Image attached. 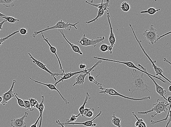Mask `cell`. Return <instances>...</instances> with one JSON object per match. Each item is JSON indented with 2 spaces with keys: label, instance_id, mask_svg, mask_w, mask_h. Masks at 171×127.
Here are the masks:
<instances>
[{
  "label": "cell",
  "instance_id": "obj_1",
  "mask_svg": "<svg viewBox=\"0 0 171 127\" xmlns=\"http://www.w3.org/2000/svg\"><path fill=\"white\" fill-rule=\"evenodd\" d=\"M131 74L133 76V81L131 87L129 89L131 94L134 92L137 91L150 92L148 85V82L144 78V73H142L141 74H139L137 70L133 69L131 70Z\"/></svg>",
  "mask_w": 171,
  "mask_h": 127
},
{
  "label": "cell",
  "instance_id": "obj_2",
  "mask_svg": "<svg viewBox=\"0 0 171 127\" xmlns=\"http://www.w3.org/2000/svg\"><path fill=\"white\" fill-rule=\"evenodd\" d=\"M79 22H77L75 24L69 23H65L62 20L58 21L55 25L53 26L50 27H47L46 28L41 30L40 31H36L34 32V34H32V36L34 38H36L39 34L43 33L44 32L48 31V30L55 29H64L67 30V31H70L72 27L75 28L77 30L78 28L76 27V25L78 24Z\"/></svg>",
  "mask_w": 171,
  "mask_h": 127
},
{
  "label": "cell",
  "instance_id": "obj_3",
  "mask_svg": "<svg viewBox=\"0 0 171 127\" xmlns=\"http://www.w3.org/2000/svg\"><path fill=\"white\" fill-rule=\"evenodd\" d=\"M171 104V103H169L168 102L165 103L163 102H160L159 99H158L157 102L153 104L152 109L148 111L138 112V114H139L146 115L148 113L155 112V113L154 114L151 116V117L153 118L158 114H161L163 112L166 113L167 111H168V108L169 107V105Z\"/></svg>",
  "mask_w": 171,
  "mask_h": 127
},
{
  "label": "cell",
  "instance_id": "obj_4",
  "mask_svg": "<svg viewBox=\"0 0 171 127\" xmlns=\"http://www.w3.org/2000/svg\"><path fill=\"white\" fill-rule=\"evenodd\" d=\"M129 26L130 27L132 30V32H133L134 37H135L136 41H137L138 44H139V45L140 48H141L142 51H143V52L144 54L145 55L146 57L148 58V59L149 60V61H150L151 64H152L153 68H154V69L156 75L157 76H161V77H163V78H164V79H166V80L168 81L169 83H171V82L169 80V79L167 78L165 76H164V75L163 74V69H162L161 68L159 67H158L156 65L155 63L156 62V61H153V60L151 59L150 57L149 56V55L147 53L146 51H145L141 44V41H139V40H138L137 37H136L135 32L134 31L133 28V26H132V24H129Z\"/></svg>",
  "mask_w": 171,
  "mask_h": 127
},
{
  "label": "cell",
  "instance_id": "obj_5",
  "mask_svg": "<svg viewBox=\"0 0 171 127\" xmlns=\"http://www.w3.org/2000/svg\"><path fill=\"white\" fill-rule=\"evenodd\" d=\"M99 89L101 90V91L99 92V93L100 94H108V95L110 96H119L123 98L127 99H129L131 100L143 101L146 100L148 99L149 100L151 99V97L150 96L144 97L141 98H130L129 97L125 96L123 95V94L119 93L115 90L112 88H104L101 87L99 88Z\"/></svg>",
  "mask_w": 171,
  "mask_h": 127
},
{
  "label": "cell",
  "instance_id": "obj_6",
  "mask_svg": "<svg viewBox=\"0 0 171 127\" xmlns=\"http://www.w3.org/2000/svg\"><path fill=\"white\" fill-rule=\"evenodd\" d=\"M93 58H94L95 59H98L99 60H101V61H109V62H115V63L122 64H125V65H126L127 67H128L129 68H132L133 69H135L137 70L138 71V70L139 71H140V72H142V73H144V74H145L147 75H149V76H150L151 77H154V78L157 79H159V80L161 81L162 82H163L164 83H166V82L165 81H164V80H163V79H161V78H160L159 77L155 76H154V75L151 74H149V73H148V74H147V73L144 72V71L142 69H140L139 68H138L137 67H136L135 65V64H133V62L131 61H129V62L119 61H115V60H113L110 59H108L104 58L98 57H93Z\"/></svg>",
  "mask_w": 171,
  "mask_h": 127
},
{
  "label": "cell",
  "instance_id": "obj_7",
  "mask_svg": "<svg viewBox=\"0 0 171 127\" xmlns=\"http://www.w3.org/2000/svg\"><path fill=\"white\" fill-rule=\"evenodd\" d=\"M153 25H151L148 29L145 30L143 35L146 39L149 42V43L154 44L158 41V35L157 29L155 28Z\"/></svg>",
  "mask_w": 171,
  "mask_h": 127
},
{
  "label": "cell",
  "instance_id": "obj_8",
  "mask_svg": "<svg viewBox=\"0 0 171 127\" xmlns=\"http://www.w3.org/2000/svg\"><path fill=\"white\" fill-rule=\"evenodd\" d=\"M105 39V36H102V37H97L95 40H90L86 38V34H84L81 40L78 42L83 46H93L96 47L97 44L103 42Z\"/></svg>",
  "mask_w": 171,
  "mask_h": 127
},
{
  "label": "cell",
  "instance_id": "obj_9",
  "mask_svg": "<svg viewBox=\"0 0 171 127\" xmlns=\"http://www.w3.org/2000/svg\"><path fill=\"white\" fill-rule=\"evenodd\" d=\"M28 55L29 56V57L32 60V62L35 64L36 65L38 66L39 68H40L46 71L47 72L49 73L50 74L51 76L55 80V82H56L57 81V79L56 78L55 76H63L64 75V74H59L58 73H53L51 72L50 70H49L46 67V64H44L41 62L39 60H38L32 56V55L30 53H28Z\"/></svg>",
  "mask_w": 171,
  "mask_h": 127
},
{
  "label": "cell",
  "instance_id": "obj_10",
  "mask_svg": "<svg viewBox=\"0 0 171 127\" xmlns=\"http://www.w3.org/2000/svg\"><path fill=\"white\" fill-rule=\"evenodd\" d=\"M17 81L14 80L13 81V83L11 87L9 90L5 93L3 94L2 95V101L1 104L3 105H5L7 103L13 98L15 97V92L13 91V88L15 83H16Z\"/></svg>",
  "mask_w": 171,
  "mask_h": 127
},
{
  "label": "cell",
  "instance_id": "obj_11",
  "mask_svg": "<svg viewBox=\"0 0 171 127\" xmlns=\"http://www.w3.org/2000/svg\"><path fill=\"white\" fill-rule=\"evenodd\" d=\"M107 18L110 26V35L109 38V42L110 44V49L109 51L110 52V53L111 54L112 49H113L115 45L116 40L115 34L113 33V28L112 27L111 20H110V14L109 12H107Z\"/></svg>",
  "mask_w": 171,
  "mask_h": 127
},
{
  "label": "cell",
  "instance_id": "obj_12",
  "mask_svg": "<svg viewBox=\"0 0 171 127\" xmlns=\"http://www.w3.org/2000/svg\"><path fill=\"white\" fill-rule=\"evenodd\" d=\"M102 113V111H100V113L97 114L96 117H95L94 119L90 120H88V121H86V122H84L82 123H75V122H72V123H70L68 124H65V123H61L60 121V120H57V121H56V124H62L63 125H76V124H81V125H83L84 126H87V127H93V126H96V124H93V121L94 120L96 119V118L97 117H99L100 116L101 114Z\"/></svg>",
  "mask_w": 171,
  "mask_h": 127
},
{
  "label": "cell",
  "instance_id": "obj_13",
  "mask_svg": "<svg viewBox=\"0 0 171 127\" xmlns=\"http://www.w3.org/2000/svg\"><path fill=\"white\" fill-rule=\"evenodd\" d=\"M28 113L25 112L24 115L20 118L11 120V125L13 127H26L27 124L24 121L25 118L27 117Z\"/></svg>",
  "mask_w": 171,
  "mask_h": 127
},
{
  "label": "cell",
  "instance_id": "obj_14",
  "mask_svg": "<svg viewBox=\"0 0 171 127\" xmlns=\"http://www.w3.org/2000/svg\"><path fill=\"white\" fill-rule=\"evenodd\" d=\"M41 34H42L43 40H44L49 45L50 48V50L51 53H52L53 54H55L56 58H57L58 62V63H59L60 70L62 71V74H64V70L62 68L61 62L59 58H58L57 53V49L55 47L52 46V45L50 44V43L49 41V39L48 38H45L44 34H43V33H41Z\"/></svg>",
  "mask_w": 171,
  "mask_h": 127
},
{
  "label": "cell",
  "instance_id": "obj_15",
  "mask_svg": "<svg viewBox=\"0 0 171 127\" xmlns=\"http://www.w3.org/2000/svg\"><path fill=\"white\" fill-rule=\"evenodd\" d=\"M147 76L153 81L154 83V84L155 87L156 92H157V93L159 94L160 96H161L162 98H163L166 101H167V99L165 98V97L164 96V95L167 94V92L166 90L164 89V88L162 87L161 86L158 84L154 79L152 78V77L149 76V75H147Z\"/></svg>",
  "mask_w": 171,
  "mask_h": 127
},
{
  "label": "cell",
  "instance_id": "obj_16",
  "mask_svg": "<svg viewBox=\"0 0 171 127\" xmlns=\"http://www.w3.org/2000/svg\"><path fill=\"white\" fill-rule=\"evenodd\" d=\"M29 78L31 79V80H32V81H33L35 82V83H38L40 84H42V85H44L45 86H46L47 87H48L50 89H51V90H56V91H57L58 92V93L60 94V95L61 97V98L62 99V100L64 101V102L65 103V104L66 105H68L69 104V102H68V101H67L66 99L60 93V92L58 90L57 88H56V86L54 85V84H45L44 83H42V82H39L37 81H36L35 80H34V79H32L31 78H30V77H29Z\"/></svg>",
  "mask_w": 171,
  "mask_h": 127
},
{
  "label": "cell",
  "instance_id": "obj_17",
  "mask_svg": "<svg viewBox=\"0 0 171 127\" xmlns=\"http://www.w3.org/2000/svg\"><path fill=\"white\" fill-rule=\"evenodd\" d=\"M58 31L60 32L63 38L66 41V42L68 43L69 44H70L71 48H72V50L74 53H77L81 55H82L83 54V53L82 52L81 50V49H80L79 46H78L77 45L71 43L67 39L66 35H65L63 29H58Z\"/></svg>",
  "mask_w": 171,
  "mask_h": 127
},
{
  "label": "cell",
  "instance_id": "obj_18",
  "mask_svg": "<svg viewBox=\"0 0 171 127\" xmlns=\"http://www.w3.org/2000/svg\"><path fill=\"white\" fill-rule=\"evenodd\" d=\"M103 1H102L101 3L98 4H95L92 3H89V2L87 1H86V3L88 4H89L90 5L98 8V9L102 8V9L104 10L107 13L109 12V7L110 6L109 4L110 1L107 0L105 3H103Z\"/></svg>",
  "mask_w": 171,
  "mask_h": 127
},
{
  "label": "cell",
  "instance_id": "obj_19",
  "mask_svg": "<svg viewBox=\"0 0 171 127\" xmlns=\"http://www.w3.org/2000/svg\"><path fill=\"white\" fill-rule=\"evenodd\" d=\"M85 72V70H82L81 71H79V72H69L68 73H66V74H64L63 76L58 81L56 82L55 83V86L57 84H58L61 82H63L64 80H67V79H69L72 77L73 76H75V75L81 74V73H84Z\"/></svg>",
  "mask_w": 171,
  "mask_h": 127
},
{
  "label": "cell",
  "instance_id": "obj_20",
  "mask_svg": "<svg viewBox=\"0 0 171 127\" xmlns=\"http://www.w3.org/2000/svg\"><path fill=\"white\" fill-rule=\"evenodd\" d=\"M87 74L84 73H81L79 74L78 76H77L75 79L76 82L73 84V87L76 85H82L85 82V79Z\"/></svg>",
  "mask_w": 171,
  "mask_h": 127
},
{
  "label": "cell",
  "instance_id": "obj_21",
  "mask_svg": "<svg viewBox=\"0 0 171 127\" xmlns=\"http://www.w3.org/2000/svg\"><path fill=\"white\" fill-rule=\"evenodd\" d=\"M90 99L91 98L90 94H89L88 92H86V95L83 104L79 108V113L81 115L82 117H83V111L85 109V105L87 103L88 100Z\"/></svg>",
  "mask_w": 171,
  "mask_h": 127
},
{
  "label": "cell",
  "instance_id": "obj_22",
  "mask_svg": "<svg viewBox=\"0 0 171 127\" xmlns=\"http://www.w3.org/2000/svg\"><path fill=\"white\" fill-rule=\"evenodd\" d=\"M133 114L135 117L136 119H137V121H136L135 123V125L136 127H147L146 124L144 121V120L142 119H139L136 116L135 113H132Z\"/></svg>",
  "mask_w": 171,
  "mask_h": 127
},
{
  "label": "cell",
  "instance_id": "obj_23",
  "mask_svg": "<svg viewBox=\"0 0 171 127\" xmlns=\"http://www.w3.org/2000/svg\"><path fill=\"white\" fill-rule=\"evenodd\" d=\"M112 124L118 127H122L120 122L122 119L120 118L117 117L115 115V113L114 112L113 115L112 116Z\"/></svg>",
  "mask_w": 171,
  "mask_h": 127
},
{
  "label": "cell",
  "instance_id": "obj_24",
  "mask_svg": "<svg viewBox=\"0 0 171 127\" xmlns=\"http://www.w3.org/2000/svg\"><path fill=\"white\" fill-rule=\"evenodd\" d=\"M105 11L102 8H100V9H99L98 10V13H97V16L96 17V18H95L94 19H93L92 20L88 21H86L85 22L87 24H90V23H91L93 22H95L96 21L98 20V19L100 17H101L103 16L104 14Z\"/></svg>",
  "mask_w": 171,
  "mask_h": 127
},
{
  "label": "cell",
  "instance_id": "obj_25",
  "mask_svg": "<svg viewBox=\"0 0 171 127\" xmlns=\"http://www.w3.org/2000/svg\"><path fill=\"white\" fill-rule=\"evenodd\" d=\"M14 0H0V4H2L6 8L13 7L15 6Z\"/></svg>",
  "mask_w": 171,
  "mask_h": 127
},
{
  "label": "cell",
  "instance_id": "obj_26",
  "mask_svg": "<svg viewBox=\"0 0 171 127\" xmlns=\"http://www.w3.org/2000/svg\"><path fill=\"white\" fill-rule=\"evenodd\" d=\"M161 9H155V8H150L146 10L142 11L140 12V14L148 13L150 15L154 14L155 13L159 11Z\"/></svg>",
  "mask_w": 171,
  "mask_h": 127
},
{
  "label": "cell",
  "instance_id": "obj_27",
  "mask_svg": "<svg viewBox=\"0 0 171 127\" xmlns=\"http://www.w3.org/2000/svg\"><path fill=\"white\" fill-rule=\"evenodd\" d=\"M29 100L30 102L31 109H34V108L38 109L39 106V104L38 101L37 100L36 98H30Z\"/></svg>",
  "mask_w": 171,
  "mask_h": 127
},
{
  "label": "cell",
  "instance_id": "obj_28",
  "mask_svg": "<svg viewBox=\"0 0 171 127\" xmlns=\"http://www.w3.org/2000/svg\"><path fill=\"white\" fill-rule=\"evenodd\" d=\"M0 18H3L7 21H7L8 23H16L17 21H19L18 19L10 16H6L5 17H0Z\"/></svg>",
  "mask_w": 171,
  "mask_h": 127
},
{
  "label": "cell",
  "instance_id": "obj_29",
  "mask_svg": "<svg viewBox=\"0 0 171 127\" xmlns=\"http://www.w3.org/2000/svg\"><path fill=\"white\" fill-rule=\"evenodd\" d=\"M120 8L123 12H127L130 9V5L127 2H125L121 4Z\"/></svg>",
  "mask_w": 171,
  "mask_h": 127
},
{
  "label": "cell",
  "instance_id": "obj_30",
  "mask_svg": "<svg viewBox=\"0 0 171 127\" xmlns=\"http://www.w3.org/2000/svg\"><path fill=\"white\" fill-rule=\"evenodd\" d=\"M14 94L15 97H16L17 99V103H18L19 106L21 107L27 109V110L29 111V109H28L25 106L23 100L22 99L19 98L17 96H18V94L15 93Z\"/></svg>",
  "mask_w": 171,
  "mask_h": 127
},
{
  "label": "cell",
  "instance_id": "obj_31",
  "mask_svg": "<svg viewBox=\"0 0 171 127\" xmlns=\"http://www.w3.org/2000/svg\"><path fill=\"white\" fill-rule=\"evenodd\" d=\"M19 32V30L17 31L16 32H13L12 33L9 34L8 36H6V37L3 38H0V47H1L3 43L6 40H7L12 36L15 35V34H16L17 33Z\"/></svg>",
  "mask_w": 171,
  "mask_h": 127
},
{
  "label": "cell",
  "instance_id": "obj_32",
  "mask_svg": "<svg viewBox=\"0 0 171 127\" xmlns=\"http://www.w3.org/2000/svg\"><path fill=\"white\" fill-rule=\"evenodd\" d=\"M171 104H170L169 105L168 111V113L167 114V115L166 116V117L165 118H164V119H163L158 120V121H154L153 120H151L150 122L151 123V124H152V125L154 124H155L157 123H159V122H161L162 121H166V120H167L169 118V114L171 112Z\"/></svg>",
  "mask_w": 171,
  "mask_h": 127
},
{
  "label": "cell",
  "instance_id": "obj_33",
  "mask_svg": "<svg viewBox=\"0 0 171 127\" xmlns=\"http://www.w3.org/2000/svg\"><path fill=\"white\" fill-rule=\"evenodd\" d=\"M81 114L79 113L77 115L72 114V117L70 118V119H66V122L64 123L65 124H68L70 123L74 122L76 120L78 117H79Z\"/></svg>",
  "mask_w": 171,
  "mask_h": 127
},
{
  "label": "cell",
  "instance_id": "obj_34",
  "mask_svg": "<svg viewBox=\"0 0 171 127\" xmlns=\"http://www.w3.org/2000/svg\"><path fill=\"white\" fill-rule=\"evenodd\" d=\"M110 46L106 44H102L100 48V50L103 52H105L107 51H110Z\"/></svg>",
  "mask_w": 171,
  "mask_h": 127
},
{
  "label": "cell",
  "instance_id": "obj_35",
  "mask_svg": "<svg viewBox=\"0 0 171 127\" xmlns=\"http://www.w3.org/2000/svg\"><path fill=\"white\" fill-rule=\"evenodd\" d=\"M89 77H88V79L89 80L90 82L94 83L95 84H96L97 85H98L99 86V87L100 88L101 87V84H99L98 83V82H97L95 80V79L94 78V77H93L92 76H91L90 74L88 75Z\"/></svg>",
  "mask_w": 171,
  "mask_h": 127
},
{
  "label": "cell",
  "instance_id": "obj_36",
  "mask_svg": "<svg viewBox=\"0 0 171 127\" xmlns=\"http://www.w3.org/2000/svg\"><path fill=\"white\" fill-rule=\"evenodd\" d=\"M24 103V104L25 106L27 108L29 109L30 111H33L34 109H31V106H30V102L29 100H23Z\"/></svg>",
  "mask_w": 171,
  "mask_h": 127
},
{
  "label": "cell",
  "instance_id": "obj_37",
  "mask_svg": "<svg viewBox=\"0 0 171 127\" xmlns=\"http://www.w3.org/2000/svg\"><path fill=\"white\" fill-rule=\"evenodd\" d=\"M19 32L22 35H25L28 34L27 30L25 28H22L19 29Z\"/></svg>",
  "mask_w": 171,
  "mask_h": 127
},
{
  "label": "cell",
  "instance_id": "obj_38",
  "mask_svg": "<svg viewBox=\"0 0 171 127\" xmlns=\"http://www.w3.org/2000/svg\"><path fill=\"white\" fill-rule=\"evenodd\" d=\"M95 111V109L94 108H90V109L85 108L83 111V117H85L86 114H87L88 112V111Z\"/></svg>",
  "mask_w": 171,
  "mask_h": 127
},
{
  "label": "cell",
  "instance_id": "obj_39",
  "mask_svg": "<svg viewBox=\"0 0 171 127\" xmlns=\"http://www.w3.org/2000/svg\"><path fill=\"white\" fill-rule=\"evenodd\" d=\"M94 114V113H93V111H88V112L87 114H86L85 117L87 118H91L93 117Z\"/></svg>",
  "mask_w": 171,
  "mask_h": 127
},
{
  "label": "cell",
  "instance_id": "obj_40",
  "mask_svg": "<svg viewBox=\"0 0 171 127\" xmlns=\"http://www.w3.org/2000/svg\"><path fill=\"white\" fill-rule=\"evenodd\" d=\"M79 67L80 69H81L84 70H85V69L86 67V65L85 64H84L83 63H81V64H80Z\"/></svg>",
  "mask_w": 171,
  "mask_h": 127
},
{
  "label": "cell",
  "instance_id": "obj_41",
  "mask_svg": "<svg viewBox=\"0 0 171 127\" xmlns=\"http://www.w3.org/2000/svg\"><path fill=\"white\" fill-rule=\"evenodd\" d=\"M6 22H7V21L5 20L1 23H0V31L3 29V26L4 23Z\"/></svg>",
  "mask_w": 171,
  "mask_h": 127
},
{
  "label": "cell",
  "instance_id": "obj_42",
  "mask_svg": "<svg viewBox=\"0 0 171 127\" xmlns=\"http://www.w3.org/2000/svg\"><path fill=\"white\" fill-rule=\"evenodd\" d=\"M168 118H169L168 121V122L167 123L166 126L165 127H168L169 125V124L170 123L171 121V112L169 114Z\"/></svg>",
  "mask_w": 171,
  "mask_h": 127
},
{
  "label": "cell",
  "instance_id": "obj_43",
  "mask_svg": "<svg viewBox=\"0 0 171 127\" xmlns=\"http://www.w3.org/2000/svg\"><path fill=\"white\" fill-rule=\"evenodd\" d=\"M167 102H168L169 103H171V96L170 95L169 96L168 99H167Z\"/></svg>",
  "mask_w": 171,
  "mask_h": 127
},
{
  "label": "cell",
  "instance_id": "obj_44",
  "mask_svg": "<svg viewBox=\"0 0 171 127\" xmlns=\"http://www.w3.org/2000/svg\"><path fill=\"white\" fill-rule=\"evenodd\" d=\"M164 62H167L168 64H169L170 65H171V63L170 61H169L168 60L166 59V58H164Z\"/></svg>",
  "mask_w": 171,
  "mask_h": 127
},
{
  "label": "cell",
  "instance_id": "obj_45",
  "mask_svg": "<svg viewBox=\"0 0 171 127\" xmlns=\"http://www.w3.org/2000/svg\"><path fill=\"white\" fill-rule=\"evenodd\" d=\"M6 16L3 13H1L0 12V17H5Z\"/></svg>",
  "mask_w": 171,
  "mask_h": 127
},
{
  "label": "cell",
  "instance_id": "obj_46",
  "mask_svg": "<svg viewBox=\"0 0 171 127\" xmlns=\"http://www.w3.org/2000/svg\"><path fill=\"white\" fill-rule=\"evenodd\" d=\"M2 96H0V104H1L2 101Z\"/></svg>",
  "mask_w": 171,
  "mask_h": 127
},
{
  "label": "cell",
  "instance_id": "obj_47",
  "mask_svg": "<svg viewBox=\"0 0 171 127\" xmlns=\"http://www.w3.org/2000/svg\"><path fill=\"white\" fill-rule=\"evenodd\" d=\"M168 89L169 91L170 92H171V85H170Z\"/></svg>",
  "mask_w": 171,
  "mask_h": 127
},
{
  "label": "cell",
  "instance_id": "obj_48",
  "mask_svg": "<svg viewBox=\"0 0 171 127\" xmlns=\"http://www.w3.org/2000/svg\"><path fill=\"white\" fill-rule=\"evenodd\" d=\"M58 125H60L61 127H65L64 125H63L62 124H58Z\"/></svg>",
  "mask_w": 171,
  "mask_h": 127
}]
</instances>
